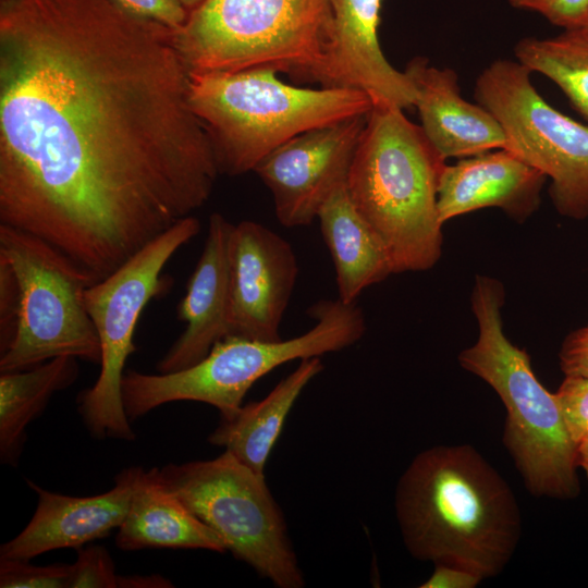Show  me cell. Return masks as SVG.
Wrapping results in <instances>:
<instances>
[{"label":"cell","instance_id":"34","mask_svg":"<svg viewBox=\"0 0 588 588\" xmlns=\"http://www.w3.org/2000/svg\"><path fill=\"white\" fill-rule=\"evenodd\" d=\"M182 5L188 11H193L201 5L206 0H179Z\"/></svg>","mask_w":588,"mask_h":588},{"label":"cell","instance_id":"30","mask_svg":"<svg viewBox=\"0 0 588 588\" xmlns=\"http://www.w3.org/2000/svg\"><path fill=\"white\" fill-rule=\"evenodd\" d=\"M559 357L565 376L588 378V326L571 332L565 338Z\"/></svg>","mask_w":588,"mask_h":588},{"label":"cell","instance_id":"22","mask_svg":"<svg viewBox=\"0 0 588 588\" xmlns=\"http://www.w3.org/2000/svg\"><path fill=\"white\" fill-rule=\"evenodd\" d=\"M77 358L59 356L34 367L0 375V458L15 466L26 439L27 426L59 391L78 377Z\"/></svg>","mask_w":588,"mask_h":588},{"label":"cell","instance_id":"26","mask_svg":"<svg viewBox=\"0 0 588 588\" xmlns=\"http://www.w3.org/2000/svg\"><path fill=\"white\" fill-rule=\"evenodd\" d=\"M555 396L565 426L577 445L588 434V378L565 376Z\"/></svg>","mask_w":588,"mask_h":588},{"label":"cell","instance_id":"35","mask_svg":"<svg viewBox=\"0 0 588 588\" xmlns=\"http://www.w3.org/2000/svg\"><path fill=\"white\" fill-rule=\"evenodd\" d=\"M581 29H584L588 34V17H587L584 26L581 27Z\"/></svg>","mask_w":588,"mask_h":588},{"label":"cell","instance_id":"29","mask_svg":"<svg viewBox=\"0 0 588 588\" xmlns=\"http://www.w3.org/2000/svg\"><path fill=\"white\" fill-rule=\"evenodd\" d=\"M19 290L10 266L0 260V353L11 343L17 321Z\"/></svg>","mask_w":588,"mask_h":588},{"label":"cell","instance_id":"6","mask_svg":"<svg viewBox=\"0 0 588 588\" xmlns=\"http://www.w3.org/2000/svg\"><path fill=\"white\" fill-rule=\"evenodd\" d=\"M330 0H206L173 29L191 73L267 69L323 87Z\"/></svg>","mask_w":588,"mask_h":588},{"label":"cell","instance_id":"17","mask_svg":"<svg viewBox=\"0 0 588 588\" xmlns=\"http://www.w3.org/2000/svg\"><path fill=\"white\" fill-rule=\"evenodd\" d=\"M404 72L415 89L420 126L445 160L506 148L501 124L485 107L462 97L454 70L431 66L426 58L415 57Z\"/></svg>","mask_w":588,"mask_h":588},{"label":"cell","instance_id":"5","mask_svg":"<svg viewBox=\"0 0 588 588\" xmlns=\"http://www.w3.org/2000/svg\"><path fill=\"white\" fill-rule=\"evenodd\" d=\"M189 102L220 174L254 171L272 150L307 131L367 115L370 97L351 88L290 85L277 72L191 73Z\"/></svg>","mask_w":588,"mask_h":588},{"label":"cell","instance_id":"2","mask_svg":"<svg viewBox=\"0 0 588 588\" xmlns=\"http://www.w3.org/2000/svg\"><path fill=\"white\" fill-rule=\"evenodd\" d=\"M395 515L403 542L417 560L499 575L522 534L515 495L469 444L418 453L397 481Z\"/></svg>","mask_w":588,"mask_h":588},{"label":"cell","instance_id":"31","mask_svg":"<svg viewBox=\"0 0 588 588\" xmlns=\"http://www.w3.org/2000/svg\"><path fill=\"white\" fill-rule=\"evenodd\" d=\"M483 578L466 568L437 563L434 571L420 588H475Z\"/></svg>","mask_w":588,"mask_h":588},{"label":"cell","instance_id":"23","mask_svg":"<svg viewBox=\"0 0 588 588\" xmlns=\"http://www.w3.org/2000/svg\"><path fill=\"white\" fill-rule=\"evenodd\" d=\"M516 60L550 78L588 121V34L569 29L550 38L526 37L515 48Z\"/></svg>","mask_w":588,"mask_h":588},{"label":"cell","instance_id":"15","mask_svg":"<svg viewBox=\"0 0 588 588\" xmlns=\"http://www.w3.org/2000/svg\"><path fill=\"white\" fill-rule=\"evenodd\" d=\"M384 0H330L332 37L323 87L351 88L367 94L372 103L408 109L415 89L405 72L385 59L378 38Z\"/></svg>","mask_w":588,"mask_h":588},{"label":"cell","instance_id":"32","mask_svg":"<svg viewBox=\"0 0 588 588\" xmlns=\"http://www.w3.org/2000/svg\"><path fill=\"white\" fill-rule=\"evenodd\" d=\"M118 587L124 588H168L171 581L160 575H119Z\"/></svg>","mask_w":588,"mask_h":588},{"label":"cell","instance_id":"18","mask_svg":"<svg viewBox=\"0 0 588 588\" xmlns=\"http://www.w3.org/2000/svg\"><path fill=\"white\" fill-rule=\"evenodd\" d=\"M546 176L507 149H493L445 164L438 187L443 224L474 210L497 207L523 221L540 204Z\"/></svg>","mask_w":588,"mask_h":588},{"label":"cell","instance_id":"9","mask_svg":"<svg viewBox=\"0 0 588 588\" xmlns=\"http://www.w3.org/2000/svg\"><path fill=\"white\" fill-rule=\"evenodd\" d=\"M0 260L12 269L19 290L16 328L0 353V372L59 356L100 364L99 338L84 302L95 279L50 243L2 223Z\"/></svg>","mask_w":588,"mask_h":588},{"label":"cell","instance_id":"33","mask_svg":"<svg viewBox=\"0 0 588 588\" xmlns=\"http://www.w3.org/2000/svg\"><path fill=\"white\" fill-rule=\"evenodd\" d=\"M576 464L577 467L584 468L588 477V434L576 445Z\"/></svg>","mask_w":588,"mask_h":588},{"label":"cell","instance_id":"21","mask_svg":"<svg viewBox=\"0 0 588 588\" xmlns=\"http://www.w3.org/2000/svg\"><path fill=\"white\" fill-rule=\"evenodd\" d=\"M323 369L320 357L301 359L262 400L242 405L230 419H221L208 441L224 448L241 463L265 474L268 457L284 421L304 388Z\"/></svg>","mask_w":588,"mask_h":588},{"label":"cell","instance_id":"10","mask_svg":"<svg viewBox=\"0 0 588 588\" xmlns=\"http://www.w3.org/2000/svg\"><path fill=\"white\" fill-rule=\"evenodd\" d=\"M199 231L196 217L183 218L85 290L84 302L99 338L101 359L98 378L81 391L76 404L91 437L135 439L122 400L124 367L136 351L135 328L145 306L168 287L162 274L166 265Z\"/></svg>","mask_w":588,"mask_h":588},{"label":"cell","instance_id":"12","mask_svg":"<svg viewBox=\"0 0 588 588\" xmlns=\"http://www.w3.org/2000/svg\"><path fill=\"white\" fill-rule=\"evenodd\" d=\"M367 117L302 133L256 166L254 172L270 191L281 225L311 224L333 191L347 182Z\"/></svg>","mask_w":588,"mask_h":588},{"label":"cell","instance_id":"4","mask_svg":"<svg viewBox=\"0 0 588 588\" xmlns=\"http://www.w3.org/2000/svg\"><path fill=\"white\" fill-rule=\"evenodd\" d=\"M503 285L478 275L471 307L478 339L458 355L460 365L487 382L505 409L503 444L529 492L536 497L573 499L579 493L576 443L572 439L555 393L535 376L525 350L503 331Z\"/></svg>","mask_w":588,"mask_h":588},{"label":"cell","instance_id":"27","mask_svg":"<svg viewBox=\"0 0 588 588\" xmlns=\"http://www.w3.org/2000/svg\"><path fill=\"white\" fill-rule=\"evenodd\" d=\"M513 8L544 16L565 30L581 28L588 17V0H509Z\"/></svg>","mask_w":588,"mask_h":588},{"label":"cell","instance_id":"16","mask_svg":"<svg viewBox=\"0 0 588 588\" xmlns=\"http://www.w3.org/2000/svg\"><path fill=\"white\" fill-rule=\"evenodd\" d=\"M233 226L221 213L210 215L201 255L177 305V318L185 322V329L157 364L159 372L197 364L228 335Z\"/></svg>","mask_w":588,"mask_h":588},{"label":"cell","instance_id":"20","mask_svg":"<svg viewBox=\"0 0 588 588\" xmlns=\"http://www.w3.org/2000/svg\"><path fill=\"white\" fill-rule=\"evenodd\" d=\"M317 219L343 303L354 304L365 289L394 273L385 245L356 209L346 183L333 191Z\"/></svg>","mask_w":588,"mask_h":588},{"label":"cell","instance_id":"25","mask_svg":"<svg viewBox=\"0 0 588 588\" xmlns=\"http://www.w3.org/2000/svg\"><path fill=\"white\" fill-rule=\"evenodd\" d=\"M71 564L69 588H117L119 575L113 560L103 546L78 548Z\"/></svg>","mask_w":588,"mask_h":588},{"label":"cell","instance_id":"7","mask_svg":"<svg viewBox=\"0 0 588 588\" xmlns=\"http://www.w3.org/2000/svg\"><path fill=\"white\" fill-rule=\"evenodd\" d=\"M316 323L305 333L280 341L229 335L217 342L197 364L174 372L126 370L122 380L125 414L132 421L158 406L195 401L215 406L230 419L261 377L294 360L320 357L359 341L366 331L363 310L341 299H323L308 309Z\"/></svg>","mask_w":588,"mask_h":588},{"label":"cell","instance_id":"14","mask_svg":"<svg viewBox=\"0 0 588 588\" xmlns=\"http://www.w3.org/2000/svg\"><path fill=\"white\" fill-rule=\"evenodd\" d=\"M138 467L122 470L112 489L88 497L48 491L34 481L36 511L27 526L0 548V559L30 561L52 550L78 549L107 537L122 524L131 501Z\"/></svg>","mask_w":588,"mask_h":588},{"label":"cell","instance_id":"24","mask_svg":"<svg viewBox=\"0 0 588 588\" xmlns=\"http://www.w3.org/2000/svg\"><path fill=\"white\" fill-rule=\"evenodd\" d=\"M71 564L37 566L29 561L0 559L1 588H69Z\"/></svg>","mask_w":588,"mask_h":588},{"label":"cell","instance_id":"13","mask_svg":"<svg viewBox=\"0 0 588 588\" xmlns=\"http://www.w3.org/2000/svg\"><path fill=\"white\" fill-rule=\"evenodd\" d=\"M298 266L290 243L261 223L234 224L230 245L228 335L280 341Z\"/></svg>","mask_w":588,"mask_h":588},{"label":"cell","instance_id":"3","mask_svg":"<svg viewBox=\"0 0 588 588\" xmlns=\"http://www.w3.org/2000/svg\"><path fill=\"white\" fill-rule=\"evenodd\" d=\"M445 164L403 109L372 106L346 184L356 209L385 245L394 273L428 270L441 256L437 201Z\"/></svg>","mask_w":588,"mask_h":588},{"label":"cell","instance_id":"28","mask_svg":"<svg viewBox=\"0 0 588 588\" xmlns=\"http://www.w3.org/2000/svg\"><path fill=\"white\" fill-rule=\"evenodd\" d=\"M124 12L163 24L172 29L182 27L189 12L179 0H111Z\"/></svg>","mask_w":588,"mask_h":588},{"label":"cell","instance_id":"19","mask_svg":"<svg viewBox=\"0 0 588 588\" xmlns=\"http://www.w3.org/2000/svg\"><path fill=\"white\" fill-rule=\"evenodd\" d=\"M115 544L123 551L148 548L226 551L220 536L160 483L155 468L140 467Z\"/></svg>","mask_w":588,"mask_h":588},{"label":"cell","instance_id":"8","mask_svg":"<svg viewBox=\"0 0 588 588\" xmlns=\"http://www.w3.org/2000/svg\"><path fill=\"white\" fill-rule=\"evenodd\" d=\"M160 483L223 540L226 551L279 588L305 585L283 512L265 479L224 451L155 467Z\"/></svg>","mask_w":588,"mask_h":588},{"label":"cell","instance_id":"1","mask_svg":"<svg viewBox=\"0 0 588 588\" xmlns=\"http://www.w3.org/2000/svg\"><path fill=\"white\" fill-rule=\"evenodd\" d=\"M173 29L111 0H0V223L96 282L220 174Z\"/></svg>","mask_w":588,"mask_h":588},{"label":"cell","instance_id":"11","mask_svg":"<svg viewBox=\"0 0 588 588\" xmlns=\"http://www.w3.org/2000/svg\"><path fill=\"white\" fill-rule=\"evenodd\" d=\"M532 72L499 59L475 84L477 103L501 124L507 150L551 179L550 195L564 217H588V126L550 106L531 83Z\"/></svg>","mask_w":588,"mask_h":588}]
</instances>
